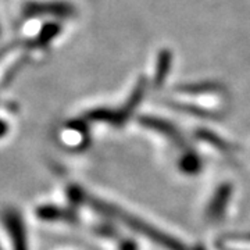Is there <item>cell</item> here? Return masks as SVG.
<instances>
[{
  "label": "cell",
  "instance_id": "obj_1",
  "mask_svg": "<svg viewBox=\"0 0 250 250\" xmlns=\"http://www.w3.org/2000/svg\"><path fill=\"white\" fill-rule=\"evenodd\" d=\"M228 195H229L228 188H224L220 193H217L215 202L213 203L214 206L210 207V215H211V217H217V215L220 214V211L225 207V200L228 199Z\"/></svg>",
  "mask_w": 250,
  "mask_h": 250
}]
</instances>
